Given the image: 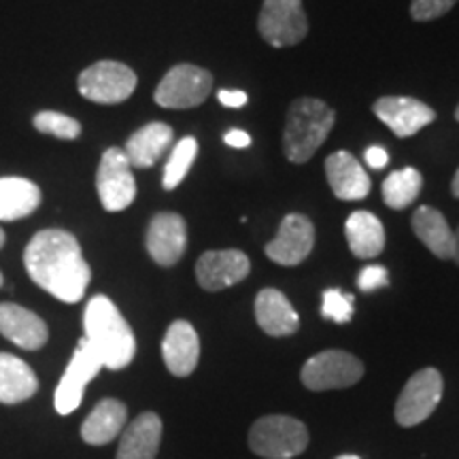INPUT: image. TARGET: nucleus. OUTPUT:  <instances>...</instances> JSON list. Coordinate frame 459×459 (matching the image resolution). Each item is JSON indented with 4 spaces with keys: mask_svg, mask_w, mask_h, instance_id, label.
Instances as JSON below:
<instances>
[{
    "mask_svg": "<svg viewBox=\"0 0 459 459\" xmlns=\"http://www.w3.org/2000/svg\"><path fill=\"white\" fill-rule=\"evenodd\" d=\"M24 266L34 283L66 304L83 300L91 281L82 245L66 230L49 228L34 234L24 251Z\"/></svg>",
    "mask_w": 459,
    "mask_h": 459,
    "instance_id": "1",
    "label": "nucleus"
},
{
    "mask_svg": "<svg viewBox=\"0 0 459 459\" xmlns=\"http://www.w3.org/2000/svg\"><path fill=\"white\" fill-rule=\"evenodd\" d=\"M83 338L91 344L105 368L122 370L134 359V332L111 298L102 294L90 298L83 313Z\"/></svg>",
    "mask_w": 459,
    "mask_h": 459,
    "instance_id": "2",
    "label": "nucleus"
},
{
    "mask_svg": "<svg viewBox=\"0 0 459 459\" xmlns=\"http://www.w3.org/2000/svg\"><path fill=\"white\" fill-rule=\"evenodd\" d=\"M336 113L317 99H298L287 111L283 149L290 162L304 164L328 139Z\"/></svg>",
    "mask_w": 459,
    "mask_h": 459,
    "instance_id": "3",
    "label": "nucleus"
},
{
    "mask_svg": "<svg viewBox=\"0 0 459 459\" xmlns=\"http://www.w3.org/2000/svg\"><path fill=\"white\" fill-rule=\"evenodd\" d=\"M249 446L264 459L298 457L308 446V429L294 417H262L249 429Z\"/></svg>",
    "mask_w": 459,
    "mask_h": 459,
    "instance_id": "4",
    "label": "nucleus"
},
{
    "mask_svg": "<svg viewBox=\"0 0 459 459\" xmlns=\"http://www.w3.org/2000/svg\"><path fill=\"white\" fill-rule=\"evenodd\" d=\"M136 73L115 60H100L79 74V91L83 99L99 105H117L128 100L136 90Z\"/></svg>",
    "mask_w": 459,
    "mask_h": 459,
    "instance_id": "5",
    "label": "nucleus"
},
{
    "mask_svg": "<svg viewBox=\"0 0 459 459\" xmlns=\"http://www.w3.org/2000/svg\"><path fill=\"white\" fill-rule=\"evenodd\" d=\"M445 381L436 368H423L412 375L395 402V421L402 428H415L423 423L440 404Z\"/></svg>",
    "mask_w": 459,
    "mask_h": 459,
    "instance_id": "6",
    "label": "nucleus"
},
{
    "mask_svg": "<svg viewBox=\"0 0 459 459\" xmlns=\"http://www.w3.org/2000/svg\"><path fill=\"white\" fill-rule=\"evenodd\" d=\"M364 377V364L355 355L330 349L313 355L302 366L300 378L304 387L311 392H328V389H344L361 381Z\"/></svg>",
    "mask_w": 459,
    "mask_h": 459,
    "instance_id": "7",
    "label": "nucleus"
},
{
    "mask_svg": "<svg viewBox=\"0 0 459 459\" xmlns=\"http://www.w3.org/2000/svg\"><path fill=\"white\" fill-rule=\"evenodd\" d=\"M257 28L264 41L273 48L298 45L308 32L302 0H264Z\"/></svg>",
    "mask_w": 459,
    "mask_h": 459,
    "instance_id": "8",
    "label": "nucleus"
},
{
    "mask_svg": "<svg viewBox=\"0 0 459 459\" xmlns=\"http://www.w3.org/2000/svg\"><path fill=\"white\" fill-rule=\"evenodd\" d=\"M213 90V77L204 68L177 65L164 74L153 99L164 108H192L203 105Z\"/></svg>",
    "mask_w": 459,
    "mask_h": 459,
    "instance_id": "9",
    "label": "nucleus"
},
{
    "mask_svg": "<svg viewBox=\"0 0 459 459\" xmlns=\"http://www.w3.org/2000/svg\"><path fill=\"white\" fill-rule=\"evenodd\" d=\"M96 189H99L100 204L108 213H117L134 203L136 181L124 149L108 147L102 153L99 172H96Z\"/></svg>",
    "mask_w": 459,
    "mask_h": 459,
    "instance_id": "10",
    "label": "nucleus"
},
{
    "mask_svg": "<svg viewBox=\"0 0 459 459\" xmlns=\"http://www.w3.org/2000/svg\"><path fill=\"white\" fill-rule=\"evenodd\" d=\"M105 368L99 355H96L91 344L82 338L74 349L73 359L68 361L65 375H62L60 383H57L54 406L60 415H71L82 406L85 387L99 372Z\"/></svg>",
    "mask_w": 459,
    "mask_h": 459,
    "instance_id": "11",
    "label": "nucleus"
},
{
    "mask_svg": "<svg viewBox=\"0 0 459 459\" xmlns=\"http://www.w3.org/2000/svg\"><path fill=\"white\" fill-rule=\"evenodd\" d=\"M315 245V226L308 217L300 213L285 215L281 228L271 243L266 245V255L281 266H298L311 255Z\"/></svg>",
    "mask_w": 459,
    "mask_h": 459,
    "instance_id": "12",
    "label": "nucleus"
},
{
    "mask_svg": "<svg viewBox=\"0 0 459 459\" xmlns=\"http://www.w3.org/2000/svg\"><path fill=\"white\" fill-rule=\"evenodd\" d=\"M251 262L243 251H206L196 262V279L206 291H221L249 277Z\"/></svg>",
    "mask_w": 459,
    "mask_h": 459,
    "instance_id": "13",
    "label": "nucleus"
},
{
    "mask_svg": "<svg viewBox=\"0 0 459 459\" xmlns=\"http://www.w3.org/2000/svg\"><path fill=\"white\" fill-rule=\"evenodd\" d=\"M152 260L160 266H175L187 249V223L177 213H160L152 220L145 238Z\"/></svg>",
    "mask_w": 459,
    "mask_h": 459,
    "instance_id": "14",
    "label": "nucleus"
},
{
    "mask_svg": "<svg viewBox=\"0 0 459 459\" xmlns=\"http://www.w3.org/2000/svg\"><path fill=\"white\" fill-rule=\"evenodd\" d=\"M375 115L383 124L394 130L395 136L406 139V136L417 134L419 130L426 128L436 119L432 107L417 99H406V96H385L375 102Z\"/></svg>",
    "mask_w": 459,
    "mask_h": 459,
    "instance_id": "15",
    "label": "nucleus"
},
{
    "mask_svg": "<svg viewBox=\"0 0 459 459\" xmlns=\"http://www.w3.org/2000/svg\"><path fill=\"white\" fill-rule=\"evenodd\" d=\"M0 334L24 351H39L49 341L48 324L15 302L0 304Z\"/></svg>",
    "mask_w": 459,
    "mask_h": 459,
    "instance_id": "16",
    "label": "nucleus"
},
{
    "mask_svg": "<svg viewBox=\"0 0 459 459\" xmlns=\"http://www.w3.org/2000/svg\"><path fill=\"white\" fill-rule=\"evenodd\" d=\"M166 368L175 377H189L200 359V338L189 321H172L162 341Z\"/></svg>",
    "mask_w": 459,
    "mask_h": 459,
    "instance_id": "17",
    "label": "nucleus"
},
{
    "mask_svg": "<svg viewBox=\"0 0 459 459\" xmlns=\"http://www.w3.org/2000/svg\"><path fill=\"white\" fill-rule=\"evenodd\" d=\"M162 443V419L156 412H141L124 428L115 459H156Z\"/></svg>",
    "mask_w": 459,
    "mask_h": 459,
    "instance_id": "18",
    "label": "nucleus"
},
{
    "mask_svg": "<svg viewBox=\"0 0 459 459\" xmlns=\"http://www.w3.org/2000/svg\"><path fill=\"white\" fill-rule=\"evenodd\" d=\"M255 319L257 325L268 336H291L300 328V317L287 300L283 291L266 287L255 298Z\"/></svg>",
    "mask_w": 459,
    "mask_h": 459,
    "instance_id": "19",
    "label": "nucleus"
},
{
    "mask_svg": "<svg viewBox=\"0 0 459 459\" xmlns=\"http://www.w3.org/2000/svg\"><path fill=\"white\" fill-rule=\"evenodd\" d=\"M325 175L336 198L361 200L370 194V177L349 152H336L325 160Z\"/></svg>",
    "mask_w": 459,
    "mask_h": 459,
    "instance_id": "20",
    "label": "nucleus"
},
{
    "mask_svg": "<svg viewBox=\"0 0 459 459\" xmlns=\"http://www.w3.org/2000/svg\"><path fill=\"white\" fill-rule=\"evenodd\" d=\"M126 426H128V409L124 402L105 398L85 417L82 423V438L91 446H102L122 436Z\"/></svg>",
    "mask_w": 459,
    "mask_h": 459,
    "instance_id": "21",
    "label": "nucleus"
},
{
    "mask_svg": "<svg viewBox=\"0 0 459 459\" xmlns=\"http://www.w3.org/2000/svg\"><path fill=\"white\" fill-rule=\"evenodd\" d=\"M172 147V128L169 124L152 122L143 126L126 143L124 153L130 166L149 169Z\"/></svg>",
    "mask_w": 459,
    "mask_h": 459,
    "instance_id": "22",
    "label": "nucleus"
},
{
    "mask_svg": "<svg viewBox=\"0 0 459 459\" xmlns=\"http://www.w3.org/2000/svg\"><path fill=\"white\" fill-rule=\"evenodd\" d=\"M349 249L359 260H372L385 249V230L377 215L368 211H355L344 223Z\"/></svg>",
    "mask_w": 459,
    "mask_h": 459,
    "instance_id": "23",
    "label": "nucleus"
},
{
    "mask_svg": "<svg viewBox=\"0 0 459 459\" xmlns=\"http://www.w3.org/2000/svg\"><path fill=\"white\" fill-rule=\"evenodd\" d=\"M41 204V189L24 177H0V221L32 215Z\"/></svg>",
    "mask_w": 459,
    "mask_h": 459,
    "instance_id": "24",
    "label": "nucleus"
},
{
    "mask_svg": "<svg viewBox=\"0 0 459 459\" xmlns=\"http://www.w3.org/2000/svg\"><path fill=\"white\" fill-rule=\"evenodd\" d=\"M39 392L34 370L17 355L0 353V404H20Z\"/></svg>",
    "mask_w": 459,
    "mask_h": 459,
    "instance_id": "25",
    "label": "nucleus"
},
{
    "mask_svg": "<svg viewBox=\"0 0 459 459\" xmlns=\"http://www.w3.org/2000/svg\"><path fill=\"white\" fill-rule=\"evenodd\" d=\"M412 232L440 260H453L455 238L445 215L432 206H419L412 215Z\"/></svg>",
    "mask_w": 459,
    "mask_h": 459,
    "instance_id": "26",
    "label": "nucleus"
},
{
    "mask_svg": "<svg viewBox=\"0 0 459 459\" xmlns=\"http://www.w3.org/2000/svg\"><path fill=\"white\" fill-rule=\"evenodd\" d=\"M423 187V177L417 169L395 170L383 181V200L389 209H406L415 203Z\"/></svg>",
    "mask_w": 459,
    "mask_h": 459,
    "instance_id": "27",
    "label": "nucleus"
},
{
    "mask_svg": "<svg viewBox=\"0 0 459 459\" xmlns=\"http://www.w3.org/2000/svg\"><path fill=\"white\" fill-rule=\"evenodd\" d=\"M196 153H198V141L194 139V136H186V139H181L175 147H172L169 162L164 166V179H162L164 189H169L170 192V189H175L183 179H186L189 169H192L194 160H196Z\"/></svg>",
    "mask_w": 459,
    "mask_h": 459,
    "instance_id": "28",
    "label": "nucleus"
},
{
    "mask_svg": "<svg viewBox=\"0 0 459 459\" xmlns=\"http://www.w3.org/2000/svg\"><path fill=\"white\" fill-rule=\"evenodd\" d=\"M34 128L43 134H51L56 139L65 141H74L79 134H82V124L77 119L71 117V115L57 113V111H41L34 115L32 119Z\"/></svg>",
    "mask_w": 459,
    "mask_h": 459,
    "instance_id": "29",
    "label": "nucleus"
},
{
    "mask_svg": "<svg viewBox=\"0 0 459 459\" xmlns=\"http://www.w3.org/2000/svg\"><path fill=\"white\" fill-rule=\"evenodd\" d=\"M355 311V296L344 294L341 290H325L321 302V315L336 324H349Z\"/></svg>",
    "mask_w": 459,
    "mask_h": 459,
    "instance_id": "30",
    "label": "nucleus"
},
{
    "mask_svg": "<svg viewBox=\"0 0 459 459\" xmlns=\"http://www.w3.org/2000/svg\"><path fill=\"white\" fill-rule=\"evenodd\" d=\"M457 0H412L411 15L417 22H429L436 17H443L445 13L455 7Z\"/></svg>",
    "mask_w": 459,
    "mask_h": 459,
    "instance_id": "31",
    "label": "nucleus"
},
{
    "mask_svg": "<svg viewBox=\"0 0 459 459\" xmlns=\"http://www.w3.org/2000/svg\"><path fill=\"white\" fill-rule=\"evenodd\" d=\"M389 285V273L385 266H378V264H372V266H366L364 271L359 273L358 277V287L364 294H370V291L378 290V287Z\"/></svg>",
    "mask_w": 459,
    "mask_h": 459,
    "instance_id": "32",
    "label": "nucleus"
},
{
    "mask_svg": "<svg viewBox=\"0 0 459 459\" xmlns=\"http://www.w3.org/2000/svg\"><path fill=\"white\" fill-rule=\"evenodd\" d=\"M364 158H366V164H368L370 169H375V170L385 169L387 162H389L387 152H385V149H383V147H378V145L368 147V152H366Z\"/></svg>",
    "mask_w": 459,
    "mask_h": 459,
    "instance_id": "33",
    "label": "nucleus"
},
{
    "mask_svg": "<svg viewBox=\"0 0 459 459\" xmlns=\"http://www.w3.org/2000/svg\"><path fill=\"white\" fill-rule=\"evenodd\" d=\"M217 99H220L221 105H226L230 108H238L247 105V94L240 90H221L220 94H217Z\"/></svg>",
    "mask_w": 459,
    "mask_h": 459,
    "instance_id": "34",
    "label": "nucleus"
},
{
    "mask_svg": "<svg viewBox=\"0 0 459 459\" xmlns=\"http://www.w3.org/2000/svg\"><path fill=\"white\" fill-rule=\"evenodd\" d=\"M223 141H226L228 145L234 147V149H245V147L251 145V136L247 134L245 130H230L228 134L223 136Z\"/></svg>",
    "mask_w": 459,
    "mask_h": 459,
    "instance_id": "35",
    "label": "nucleus"
},
{
    "mask_svg": "<svg viewBox=\"0 0 459 459\" xmlns=\"http://www.w3.org/2000/svg\"><path fill=\"white\" fill-rule=\"evenodd\" d=\"M451 192H453V196L459 198V169H457L455 177H453V181H451Z\"/></svg>",
    "mask_w": 459,
    "mask_h": 459,
    "instance_id": "36",
    "label": "nucleus"
},
{
    "mask_svg": "<svg viewBox=\"0 0 459 459\" xmlns=\"http://www.w3.org/2000/svg\"><path fill=\"white\" fill-rule=\"evenodd\" d=\"M453 238H455V251H453V260L459 264V228L453 232Z\"/></svg>",
    "mask_w": 459,
    "mask_h": 459,
    "instance_id": "37",
    "label": "nucleus"
},
{
    "mask_svg": "<svg viewBox=\"0 0 459 459\" xmlns=\"http://www.w3.org/2000/svg\"><path fill=\"white\" fill-rule=\"evenodd\" d=\"M3 245H4V232L3 228H0V249H3Z\"/></svg>",
    "mask_w": 459,
    "mask_h": 459,
    "instance_id": "38",
    "label": "nucleus"
},
{
    "mask_svg": "<svg viewBox=\"0 0 459 459\" xmlns=\"http://www.w3.org/2000/svg\"><path fill=\"white\" fill-rule=\"evenodd\" d=\"M336 459H361V457H358V455H341V457H336Z\"/></svg>",
    "mask_w": 459,
    "mask_h": 459,
    "instance_id": "39",
    "label": "nucleus"
},
{
    "mask_svg": "<svg viewBox=\"0 0 459 459\" xmlns=\"http://www.w3.org/2000/svg\"><path fill=\"white\" fill-rule=\"evenodd\" d=\"M455 119H457V122H459V107L455 108Z\"/></svg>",
    "mask_w": 459,
    "mask_h": 459,
    "instance_id": "40",
    "label": "nucleus"
},
{
    "mask_svg": "<svg viewBox=\"0 0 459 459\" xmlns=\"http://www.w3.org/2000/svg\"><path fill=\"white\" fill-rule=\"evenodd\" d=\"M0 287H3V273H0Z\"/></svg>",
    "mask_w": 459,
    "mask_h": 459,
    "instance_id": "41",
    "label": "nucleus"
}]
</instances>
